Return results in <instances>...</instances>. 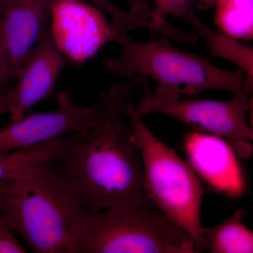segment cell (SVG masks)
<instances>
[{"mask_svg": "<svg viewBox=\"0 0 253 253\" xmlns=\"http://www.w3.org/2000/svg\"><path fill=\"white\" fill-rule=\"evenodd\" d=\"M135 86L131 78L100 92L96 119L67 137L62 153L51 163L86 211L154 205L145 193L140 151L123 111Z\"/></svg>", "mask_w": 253, "mask_h": 253, "instance_id": "cell-1", "label": "cell"}, {"mask_svg": "<svg viewBox=\"0 0 253 253\" xmlns=\"http://www.w3.org/2000/svg\"><path fill=\"white\" fill-rule=\"evenodd\" d=\"M114 42L119 46V54L103 60L104 69L117 77L150 78L157 84L152 94L155 99L174 101L182 95L196 97L211 89L233 95L243 91L252 94L253 83L244 71L217 67L204 56L176 48L165 35L140 42L123 32Z\"/></svg>", "mask_w": 253, "mask_h": 253, "instance_id": "cell-2", "label": "cell"}, {"mask_svg": "<svg viewBox=\"0 0 253 253\" xmlns=\"http://www.w3.org/2000/svg\"><path fill=\"white\" fill-rule=\"evenodd\" d=\"M8 224L36 253H78L86 210L51 163L13 181L0 208Z\"/></svg>", "mask_w": 253, "mask_h": 253, "instance_id": "cell-3", "label": "cell"}, {"mask_svg": "<svg viewBox=\"0 0 253 253\" xmlns=\"http://www.w3.org/2000/svg\"><path fill=\"white\" fill-rule=\"evenodd\" d=\"M130 122L142 160L145 193L155 207L191 236L198 253L207 251L201 206V181L175 151L145 124L131 97L123 107Z\"/></svg>", "mask_w": 253, "mask_h": 253, "instance_id": "cell-4", "label": "cell"}, {"mask_svg": "<svg viewBox=\"0 0 253 253\" xmlns=\"http://www.w3.org/2000/svg\"><path fill=\"white\" fill-rule=\"evenodd\" d=\"M78 253H198L194 240L154 205L86 211Z\"/></svg>", "mask_w": 253, "mask_h": 253, "instance_id": "cell-5", "label": "cell"}, {"mask_svg": "<svg viewBox=\"0 0 253 253\" xmlns=\"http://www.w3.org/2000/svg\"><path fill=\"white\" fill-rule=\"evenodd\" d=\"M140 87L144 94L135 109L141 116L161 113L174 118L193 130L225 139L241 159L248 161L252 157L253 130L248 116L253 104L249 91L234 95L229 101H161L153 96L147 82L142 81Z\"/></svg>", "mask_w": 253, "mask_h": 253, "instance_id": "cell-6", "label": "cell"}, {"mask_svg": "<svg viewBox=\"0 0 253 253\" xmlns=\"http://www.w3.org/2000/svg\"><path fill=\"white\" fill-rule=\"evenodd\" d=\"M57 109L32 113L0 129V154L32 147L50 139L84 129L97 118L100 102L89 106L75 103L69 91L58 94Z\"/></svg>", "mask_w": 253, "mask_h": 253, "instance_id": "cell-7", "label": "cell"}, {"mask_svg": "<svg viewBox=\"0 0 253 253\" xmlns=\"http://www.w3.org/2000/svg\"><path fill=\"white\" fill-rule=\"evenodd\" d=\"M68 63L49 26L23 61L11 86V121L26 116L33 106L54 94Z\"/></svg>", "mask_w": 253, "mask_h": 253, "instance_id": "cell-8", "label": "cell"}, {"mask_svg": "<svg viewBox=\"0 0 253 253\" xmlns=\"http://www.w3.org/2000/svg\"><path fill=\"white\" fill-rule=\"evenodd\" d=\"M183 149L187 163L211 189L231 199L247 191V179L232 146L219 136L193 130L184 136Z\"/></svg>", "mask_w": 253, "mask_h": 253, "instance_id": "cell-9", "label": "cell"}, {"mask_svg": "<svg viewBox=\"0 0 253 253\" xmlns=\"http://www.w3.org/2000/svg\"><path fill=\"white\" fill-rule=\"evenodd\" d=\"M56 0H0V25L11 81L36 45L49 22Z\"/></svg>", "mask_w": 253, "mask_h": 253, "instance_id": "cell-10", "label": "cell"}, {"mask_svg": "<svg viewBox=\"0 0 253 253\" xmlns=\"http://www.w3.org/2000/svg\"><path fill=\"white\" fill-rule=\"evenodd\" d=\"M245 216L246 211L239 209L220 224L204 227L208 252L253 253V232L243 223Z\"/></svg>", "mask_w": 253, "mask_h": 253, "instance_id": "cell-11", "label": "cell"}, {"mask_svg": "<svg viewBox=\"0 0 253 253\" xmlns=\"http://www.w3.org/2000/svg\"><path fill=\"white\" fill-rule=\"evenodd\" d=\"M66 143V136H61L32 147L0 154V182L14 180L30 168L54 162Z\"/></svg>", "mask_w": 253, "mask_h": 253, "instance_id": "cell-12", "label": "cell"}, {"mask_svg": "<svg viewBox=\"0 0 253 253\" xmlns=\"http://www.w3.org/2000/svg\"><path fill=\"white\" fill-rule=\"evenodd\" d=\"M214 23L219 31L237 40L253 37V0H217Z\"/></svg>", "mask_w": 253, "mask_h": 253, "instance_id": "cell-13", "label": "cell"}, {"mask_svg": "<svg viewBox=\"0 0 253 253\" xmlns=\"http://www.w3.org/2000/svg\"><path fill=\"white\" fill-rule=\"evenodd\" d=\"M199 34L206 41L210 52L231 61L244 71L250 81L253 83V47L241 42L239 40L226 36L206 26Z\"/></svg>", "mask_w": 253, "mask_h": 253, "instance_id": "cell-14", "label": "cell"}, {"mask_svg": "<svg viewBox=\"0 0 253 253\" xmlns=\"http://www.w3.org/2000/svg\"><path fill=\"white\" fill-rule=\"evenodd\" d=\"M152 1L155 23L174 36H183L184 31L177 29L168 23L166 20L168 16L184 20L194 28L197 33L206 26L195 12L193 6L194 0H152Z\"/></svg>", "mask_w": 253, "mask_h": 253, "instance_id": "cell-15", "label": "cell"}, {"mask_svg": "<svg viewBox=\"0 0 253 253\" xmlns=\"http://www.w3.org/2000/svg\"><path fill=\"white\" fill-rule=\"evenodd\" d=\"M101 11L109 14L111 23L120 28H130L135 24V15L120 9L111 0H86Z\"/></svg>", "mask_w": 253, "mask_h": 253, "instance_id": "cell-16", "label": "cell"}, {"mask_svg": "<svg viewBox=\"0 0 253 253\" xmlns=\"http://www.w3.org/2000/svg\"><path fill=\"white\" fill-rule=\"evenodd\" d=\"M18 243L4 215L0 213V253H26Z\"/></svg>", "mask_w": 253, "mask_h": 253, "instance_id": "cell-17", "label": "cell"}, {"mask_svg": "<svg viewBox=\"0 0 253 253\" xmlns=\"http://www.w3.org/2000/svg\"><path fill=\"white\" fill-rule=\"evenodd\" d=\"M11 81L4 38L0 25V93L9 87Z\"/></svg>", "mask_w": 253, "mask_h": 253, "instance_id": "cell-18", "label": "cell"}, {"mask_svg": "<svg viewBox=\"0 0 253 253\" xmlns=\"http://www.w3.org/2000/svg\"><path fill=\"white\" fill-rule=\"evenodd\" d=\"M11 86L0 93V116L4 113H9L10 97H11Z\"/></svg>", "mask_w": 253, "mask_h": 253, "instance_id": "cell-19", "label": "cell"}, {"mask_svg": "<svg viewBox=\"0 0 253 253\" xmlns=\"http://www.w3.org/2000/svg\"><path fill=\"white\" fill-rule=\"evenodd\" d=\"M13 181L0 182V194H6V193L9 192L11 189V186H12Z\"/></svg>", "mask_w": 253, "mask_h": 253, "instance_id": "cell-20", "label": "cell"}, {"mask_svg": "<svg viewBox=\"0 0 253 253\" xmlns=\"http://www.w3.org/2000/svg\"><path fill=\"white\" fill-rule=\"evenodd\" d=\"M127 4L129 7H134L137 5L139 0H123Z\"/></svg>", "mask_w": 253, "mask_h": 253, "instance_id": "cell-21", "label": "cell"}, {"mask_svg": "<svg viewBox=\"0 0 253 253\" xmlns=\"http://www.w3.org/2000/svg\"><path fill=\"white\" fill-rule=\"evenodd\" d=\"M199 1H201V2L204 3V4H212V3H214L215 4L216 1H217V0H199Z\"/></svg>", "mask_w": 253, "mask_h": 253, "instance_id": "cell-22", "label": "cell"}, {"mask_svg": "<svg viewBox=\"0 0 253 253\" xmlns=\"http://www.w3.org/2000/svg\"><path fill=\"white\" fill-rule=\"evenodd\" d=\"M4 194H0V208H1V205H2Z\"/></svg>", "mask_w": 253, "mask_h": 253, "instance_id": "cell-23", "label": "cell"}]
</instances>
